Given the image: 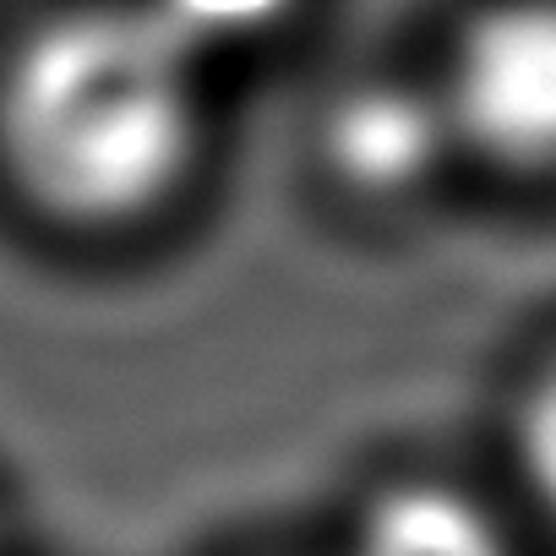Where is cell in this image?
<instances>
[{
  "instance_id": "6da1fadb",
  "label": "cell",
  "mask_w": 556,
  "mask_h": 556,
  "mask_svg": "<svg viewBox=\"0 0 556 556\" xmlns=\"http://www.w3.org/2000/svg\"><path fill=\"white\" fill-rule=\"evenodd\" d=\"M218 104L148 0H45L0 39V197L72 245L148 240L207 186Z\"/></svg>"
},
{
  "instance_id": "277c9868",
  "label": "cell",
  "mask_w": 556,
  "mask_h": 556,
  "mask_svg": "<svg viewBox=\"0 0 556 556\" xmlns=\"http://www.w3.org/2000/svg\"><path fill=\"white\" fill-rule=\"evenodd\" d=\"M333 556H529L518 518L475 480L442 469H393L371 480Z\"/></svg>"
},
{
  "instance_id": "5b68a950",
  "label": "cell",
  "mask_w": 556,
  "mask_h": 556,
  "mask_svg": "<svg viewBox=\"0 0 556 556\" xmlns=\"http://www.w3.org/2000/svg\"><path fill=\"white\" fill-rule=\"evenodd\" d=\"M148 7L218 83L285 55L317 17V0H148Z\"/></svg>"
},
{
  "instance_id": "7a4b0ae2",
  "label": "cell",
  "mask_w": 556,
  "mask_h": 556,
  "mask_svg": "<svg viewBox=\"0 0 556 556\" xmlns=\"http://www.w3.org/2000/svg\"><path fill=\"white\" fill-rule=\"evenodd\" d=\"M426 72L464 169L556 186V0H458Z\"/></svg>"
},
{
  "instance_id": "8992f818",
  "label": "cell",
  "mask_w": 556,
  "mask_h": 556,
  "mask_svg": "<svg viewBox=\"0 0 556 556\" xmlns=\"http://www.w3.org/2000/svg\"><path fill=\"white\" fill-rule=\"evenodd\" d=\"M507 453L523 502L556 523V355L529 371V382L513 399V426H507Z\"/></svg>"
},
{
  "instance_id": "52a82bcc",
  "label": "cell",
  "mask_w": 556,
  "mask_h": 556,
  "mask_svg": "<svg viewBox=\"0 0 556 556\" xmlns=\"http://www.w3.org/2000/svg\"><path fill=\"white\" fill-rule=\"evenodd\" d=\"M0 556H7V523H0Z\"/></svg>"
},
{
  "instance_id": "3957f363",
  "label": "cell",
  "mask_w": 556,
  "mask_h": 556,
  "mask_svg": "<svg viewBox=\"0 0 556 556\" xmlns=\"http://www.w3.org/2000/svg\"><path fill=\"white\" fill-rule=\"evenodd\" d=\"M312 169L323 191L361 218L431 207L464 175L431 72H361L339 83L312 126Z\"/></svg>"
}]
</instances>
